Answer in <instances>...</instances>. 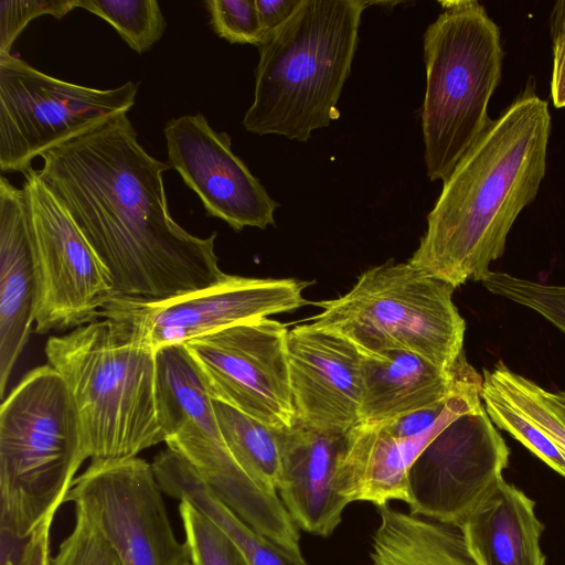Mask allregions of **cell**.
<instances>
[{
    "mask_svg": "<svg viewBox=\"0 0 565 565\" xmlns=\"http://www.w3.org/2000/svg\"><path fill=\"white\" fill-rule=\"evenodd\" d=\"M41 158L40 177L106 267L113 298L160 301L226 277L217 233L198 237L172 218L163 183L171 167L143 149L127 114Z\"/></svg>",
    "mask_w": 565,
    "mask_h": 565,
    "instance_id": "cell-1",
    "label": "cell"
},
{
    "mask_svg": "<svg viewBox=\"0 0 565 565\" xmlns=\"http://www.w3.org/2000/svg\"><path fill=\"white\" fill-rule=\"evenodd\" d=\"M548 103L532 79L443 181L427 230L408 263L457 288L482 281L546 173Z\"/></svg>",
    "mask_w": 565,
    "mask_h": 565,
    "instance_id": "cell-2",
    "label": "cell"
},
{
    "mask_svg": "<svg viewBox=\"0 0 565 565\" xmlns=\"http://www.w3.org/2000/svg\"><path fill=\"white\" fill-rule=\"evenodd\" d=\"M366 6L363 0H301L258 46L254 100L243 118L247 131L306 142L340 117L337 105Z\"/></svg>",
    "mask_w": 565,
    "mask_h": 565,
    "instance_id": "cell-3",
    "label": "cell"
},
{
    "mask_svg": "<svg viewBox=\"0 0 565 565\" xmlns=\"http://www.w3.org/2000/svg\"><path fill=\"white\" fill-rule=\"evenodd\" d=\"M45 354L73 397L90 460L134 458L163 441L156 350L128 324L98 318L50 337Z\"/></svg>",
    "mask_w": 565,
    "mask_h": 565,
    "instance_id": "cell-4",
    "label": "cell"
},
{
    "mask_svg": "<svg viewBox=\"0 0 565 565\" xmlns=\"http://www.w3.org/2000/svg\"><path fill=\"white\" fill-rule=\"evenodd\" d=\"M88 458L62 376L50 364L26 373L0 408V532L28 541L53 521Z\"/></svg>",
    "mask_w": 565,
    "mask_h": 565,
    "instance_id": "cell-5",
    "label": "cell"
},
{
    "mask_svg": "<svg viewBox=\"0 0 565 565\" xmlns=\"http://www.w3.org/2000/svg\"><path fill=\"white\" fill-rule=\"evenodd\" d=\"M424 34L426 90L422 108L425 163L444 181L492 119L504 51L498 24L477 0L440 1Z\"/></svg>",
    "mask_w": 565,
    "mask_h": 565,
    "instance_id": "cell-6",
    "label": "cell"
},
{
    "mask_svg": "<svg viewBox=\"0 0 565 565\" xmlns=\"http://www.w3.org/2000/svg\"><path fill=\"white\" fill-rule=\"evenodd\" d=\"M455 287L407 263L365 270L344 295L315 305L311 324L334 332L365 356L391 351L418 354L451 370L463 354L465 319Z\"/></svg>",
    "mask_w": 565,
    "mask_h": 565,
    "instance_id": "cell-7",
    "label": "cell"
},
{
    "mask_svg": "<svg viewBox=\"0 0 565 565\" xmlns=\"http://www.w3.org/2000/svg\"><path fill=\"white\" fill-rule=\"evenodd\" d=\"M158 422L168 448L245 523L290 554L300 551L298 526L277 492L238 465L222 436L205 382L184 344L156 351Z\"/></svg>",
    "mask_w": 565,
    "mask_h": 565,
    "instance_id": "cell-8",
    "label": "cell"
},
{
    "mask_svg": "<svg viewBox=\"0 0 565 565\" xmlns=\"http://www.w3.org/2000/svg\"><path fill=\"white\" fill-rule=\"evenodd\" d=\"M138 83L93 88L0 55V169L25 173L32 160L135 105Z\"/></svg>",
    "mask_w": 565,
    "mask_h": 565,
    "instance_id": "cell-9",
    "label": "cell"
},
{
    "mask_svg": "<svg viewBox=\"0 0 565 565\" xmlns=\"http://www.w3.org/2000/svg\"><path fill=\"white\" fill-rule=\"evenodd\" d=\"M23 175L38 276L36 332L97 320L114 297L106 267L38 170Z\"/></svg>",
    "mask_w": 565,
    "mask_h": 565,
    "instance_id": "cell-10",
    "label": "cell"
},
{
    "mask_svg": "<svg viewBox=\"0 0 565 565\" xmlns=\"http://www.w3.org/2000/svg\"><path fill=\"white\" fill-rule=\"evenodd\" d=\"M151 463L134 457L90 460L76 477L73 502L102 532L122 565H191L177 540Z\"/></svg>",
    "mask_w": 565,
    "mask_h": 565,
    "instance_id": "cell-11",
    "label": "cell"
},
{
    "mask_svg": "<svg viewBox=\"0 0 565 565\" xmlns=\"http://www.w3.org/2000/svg\"><path fill=\"white\" fill-rule=\"evenodd\" d=\"M286 324L269 318L238 323L184 343L213 399L276 430L297 423L289 381Z\"/></svg>",
    "mask_w": 565,
    "mask_h": 565,
    "instance_id": "cell-12",
    "label": "cell"
},
{
    "mask_svg": "<svg viewBox=\"0 0 565 565\" xmlns=\"http://www.w3.org/2000/svg\"><path fill=\"white\" fill-rule=\"evenodd\" d=\"M308 282L292 278H250L235 275L215 285L160 301L111 298L99 318L128 324L158 350L225 328L298 309L307 303Z\"/></svg>",
    "mask_w": 565,
    "mask_h": 565,
    "instance_id": "cell-13",
    "label": "cell"
},
{
    "mask_svg": "<svg viewBox=\"0 0 565 565\" xmlns=\"http://www.w3.org/2000/svg\"><path fill=\"white\" fill-rule=\"evenodd\" d=\"M509 455L483 405L461 416L413 463L407 478L409 512L460 526L503 478Z\"/></svg>",
    "mask_w": 565,
    "mask_h": 565,
    "instance_id": "cell-14",
    "label": "cell"
},
{
    "mask_svg": "<svg viewBox=\"0 0 565 565\" xmlns=\"http://www.w3.org/2000/svg\"><path fill=\"white\" fill-rule=\"evenodd\" d=\"M163 134L169 166L200 198L207 216L237 232L275 225L279 203L233 152L227 132L214 130L198 113L168 120Z\"/></svg>",
    "mask_w": 565,
    "mask_h": 565,
    "instance_id": "cell-15",
    "label": "cell"
},
{
    "mask_svg": "<svg viewBox=\"0 0 565 565\" xmlns=\"http://www.w3.org/2000/svg\"><path fill=\"white\" fill-rule=\"evenodd\" d=\"M482 375L462 383L447 402L438 422L416 437H397L381 424H356L345 434L337 468V489L349 502L382 507L391 500L407 502L408 472L426 447L450 424L480 408Z\"/></svg>",
    "mask_w": 565,
    "mask_h": 565,
    "instance_id": "cell-16",
    "label": "cell"
},
{
    "mask_svg": "<svg viewBox=\"0 0 565 565\" xmlns=\"http://www.w3.org/2000/svg\"><path fill=\"white\" fill-rule=\"evenodd\" d=\"M287 352L297 423L338 435L359 424L362 353L358 348L308 323L289 330Z\"/></svg>",
    "mask_w": 565,
    "mask_h": 565,
    "instance_id": "cell-17",
    "label": "cell"
},
{
    "mask_svg": "<svg viewBox=\"0 0 565 565\" xmlns=\"http://www.w3.org/2000/svg\"><path fill=\"white\" fill-rule=\"evenodd\" d=\"M344 435L301 424L279 431L280 475L277 493L295 524L327 537L341 523L349 502L337 489Z\"/></svg>",
    "mask_w": 565,
    "mask_h": 565,
    "instance_id": "cell-18",
    "label": "cell"
},
{
    "mask_svg": "<svg viewBox=\"0 0 565 565\" xmlns=\"http://www.w3.org/2000/svg\"><path fill=\"white\" fill-rule=\"evenodd\" d=\"M38 276L23 189L0 178V396L35 320Z\"/></svg>",
    "mask_w": 565,
    "mask_h": 565,
    "instance_id": "cell-19",
    "label": "cell"
},
{
    "mask_svg": "<svg viewBox=\"0 0 565 565\" xmlns=\"http://www.w3.org/2000/svg\"><path fill=\"white\" fill-rule=\"evenodd\" d=\"M476 372L465 354L451 370L403 350L362 354L359 423L379 424L439 404Z\"/></svg>",
    "mask_w": 565,
    "mask_h": 565,
    "instance_id": "cell-20",
    "label": "cell"
},
{
    "mask_svg": "<svg viewBox=\"0 0 565 565\" xmlns=\"http://www.w3.org/2000/svg\"><path fill=\"white\" fill-rule=\"evenodd\" d=\"M535 503L503 478L460 524L477 565H545Z\"/></svg>",
    "mask_w": 565,
    "mask_h": 565,
    "instance_id": "cell-21",
    "label": "cell"
},
{
    "mask_svg": "<svg viewBox=\"0 0 565 565\" xmlns=\"http://www.w3.org/2000/svg\"><path fill=\"white\" fill-rule=\"evenodd\" d=\"M151 466L162 492L172 499L189 502L215 523L239 550L248 565H307L245 523L175 451L169 448L160 451Z\"/></svg>",
    "mask_w": 565,
    "mask_h": 565,
    "instance_id": "cell-22",
    "label": "cell"
},
{
    "mask_svg": "<svg viewBox=\"0 0 565 565\" xmlns=\"http://www.w3.org/2000/svg\"><path fill=\"white\" fill-rule=\"evenodd\" d=\"M373 565H477L459 526L377 507Z\"/></svg>",
    "mask_w": 565,
    "mask_h": 565,
    "instance_id": "cell-23",
    "label": "cell"
},
{
    "mask_svg": "<svg viewBox=\"0 0 565 565\" xmlns=\"http://www.w3.org/2000/svg\"><path fill=\"white\" fill-rule=\"evenodd\" d=\"M216 419L231 454L257 483L277 492L280 475L279 431L213 399Z\"/></svg>",
    "mask_w": 565,
    "mask_h": 565,
    "instance_id": "cell-24",
    "label": "cell"
},
{
    "mask_svg": "<svg viewBox=\"0 0 565 565\" xmlns=\"http://www.w3.org/2000/svg\"><path fill=\"white\" fill-rule=\"evenodd\" d=\"M482 377L536 424L565 458V414L551 396V391L511 371L502 361L492 370H483Z\"/></svg>",
    "mask_w": 565,
    "mask_h": 565,
    "instance_id": "cell-25",
    "label": "cell"
},
{
    "mask_svg": "<svg viewBox=\"0 0 565 565\" xmlns=\"http://www.w3.org/2000/svg\"><path fill=\"white\" fill-rule=\"evenodd\" d=\"M76 8L108 22L138 54L149 51L167 26L156 0H76Z\"/></svg>",
    "mask_w": 565,
    "mask_h": 565,
    "instance_id": "cell-26",
    "label": "cell"
},
{
    "mask_svg": "<svg viewBox=\"0 0 565 565\" xmlns=\"http://www.w3.org/2000/svg\"><path fill=\"white\" fill-rule=\"evenodd\" d=\"M481 398L491 422L565 478V458L550 437L482 377Z\"/></svg>",
    "mask_w": 565,
    "mask_h": 565,
    "instance_id": "cell-27",
    "label": "cell"
},
{
    "mask_svg": "<svg viewBox=\"0 0 565 565\" xmlns=\"http://www.w3.org/2000/svg\"><path fill=\"white\" fill-rule=\"evenodd\" d=\"M179 513L191 565H248L227 535L192 504L179 501Z\"/></svg>",
    "mask_w": 565,
    "mask_h": 565,
    "instance_id": "cell-28",
    "label": "cell"
},
{
    "mask_svg": "<svg viewBox=\"0 0 565 565\" xmlns=\"http://www.w3.org/2000/svg\"><path fill=\"white\" fill-rule=\"evenodd\" d=\"M481 282L490 292L530 308L565 333V286L491 270Z\"/></svg>",
    "mask_w": 565,
    "mask_h": 565,
    "instance_id": "cell-29",
    "label": "cell"
},
{
    "mask_svg": "<svg viewBox=\"0 0 565 565\" xmlns=\"http://www.w3.org/2000/svg\"><path fill=\"white\" fill-rule=\"evenodd\" d=\"M74 509L73 529L47 565H122L102 532L79 509Z\"/></svg>",
    "mask_w": 565,
    "mask_h": 565,
    "instance_id": "cell-30",
    "label": "cell"
},
{
    "mask_svg": "<svg viewBox=\"0 0 565 565\" xmlns=\"http://www.w3.org/2000/svg\"><path fill=\"white\" fill-rule=\"evenodd\" d=\"M214 32L231 43L259 46L265 40L255 0H207Z\"/></svg>",
    "mask_w": 565,
    "mask_h": 565,
    "instance_id": "cell-31",
    "label": "cell"
},
{
    "mask_svg": "<svg viewBox=\"0 0 565 565\" xmlns=\"http://www.w3.org/2000/svg\"><path fill=\"white\" fill-rule=\"evenodd\" d=\"M76 8V0H1L0 1V55L11 54V47L29 24L43 14L56 19Z\"/></svg>",
    "mask_w": 565,
    "mask_h": 565,
    "instance_id": "cell-32",
    "label": "cell"
},
{
    "mask_svg": "<svg viewBox=\"0 0 565 565\" xmlns=\"http://www.w3.org/2000/svg\"><path fill=\"white\" fill-rule=\"evenodd\" d=\"M553 67L551 96L556 108H565V0L555 3L551 14Z\"/></svg>",
    "mask_w": 565,
    "mask_h": 565,
    "instance_id": "cell-33",
    "label": "cell"
},
{
    "mask_svg": "<svg viewBox=\"0 0 565 565\" xmlns=\"http://www.w3.org/2000/svg\"><path fill=\"white\" fill-rule=\"evenodd\" d=\"M300 2L301 0H255L265 39L292 15Z\"/></svg>",
    "mask_w": 565,
    "mask_h": 565,
    "instance_id": "cell-34",
    "label": "cell"
},
{
    "mask_svg": "<svg viewBox=\"0 0 565 565\" xmlns=\"http://www.w3.org/2000/svg\"><path fill=\"white\" fill-rule=\"evenodd\" d=\"M53 521L42 524L28 540L17 565H47L50 559V531Z\"/></svg>",
    "mask_w": 565,
    "mask_h": 565,
    "instance_id": "cell-35",
    "label": "cell"
},
{
    "mask_svg": "<svg viewBox=\"0 0 565 565\" xmlns=\"http://www.w3.org/2000/svg\"><path fill=\"white\" fill-rule=\"evenodd\" d=\"M551 396L561 406L565 414V392H551Z\"/></svg>",
    "mask_w": 565,
    "mask_h": 565,
    "instance_id": "cell-36",
    "label": "cell"
}]
</instances>
